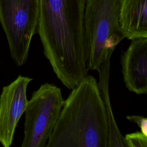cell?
I'll return each instance as SVG.
<instances>
[{"label":"cell","instance_id":"cell-8","mask_svg":"<svg viewBox=\"0 0 147 147\" xmlns=\"http://www.w3.org/2000/svg\"><path fill=\"white\" fill-rule=\"evenodd\" d=\"M119 21L125 38H147V0H119Z\"/></svg>","mask_w":147,"mask_h":147},{"label":"cell","instance_id":"cell-3","mask_svg":"<svg viewBox=\"0 0 147 147\" xmlns=\"http://www.w3.org/2000/svg\"><path fill=\"white\" fill-rule=\"evenodd\" d=\"M119 20V0H87L83 30L88 70L98 71L110 61L114 49L125 38Z\"/></svg>","mask_w":147,"mask_h":147},{"label":"cell","instance_id":"cell-2","mask_svg":"<svg viewBox=\"0 0 147 147\" xmlns=\"http://www.w3.org/2000/svg\"><path fill=\"white\" fill-rule=\"evenodd\" d=\"M108 120L98 82L87 75L65 100L45 147H107Z\"/></svg>","mask_w":147,"mask_h":147},{"label":"cell","instance_id":"cell-9","mask_svg":"<svg viewBox=\"0 0 147 147\" xmlns=\"http://www.w3.org/2000/svg\"><path fill=\"white\" fill-rule=\"evenodd\" d=\"M98 72L99 74L98 84L107 115L109 127L107 147H129L125 137L118 128L111 104L109 92L110 61L104 63Z\"/></svg>","mask_w":147,"mask_h":147},{"label":"cell","instance_id":"cell-1","mask_svg":"<svg viewBox=\"0 0 147 147\" xmlns=\"http://www.w3.org/2000/svg\"><path fill=\"white\" fill-rule=\"evenodd\" d=\"M87 0H39L37 28L43 52L62 84L72 90L88 75L83 22Z\"/></svg>","mask_w":147,"mask_h":147},{"label":"cell","instance_id":"cell-11","mask_svg":"<svg viewBox=\"0 0 147 147\" xmlns=\"http://www.w3.org/2000/svg\"><path fill=\"white\" fill-rule=\"evenodd\" d=\"M126 118L130 122L137 125L141 131L147 136V118L146 117L137 115H127Z\"/></svg>","mask_w":147,"mask_h":147},{"label":"cell","instance_id":"cell-5","mask_svg":"<svg viewBox=\"0 0 147 147\" xmlns=\"http://www.w3.org/2000/svg\"><path fill=\"white\" fill-rule=\"evenodd\" d=\"M64 103L60 88L45 83L34 91L25 110L21 147H45Z\"/></svg>","mask_w":147,"mask_h":147},{"label":"cell","instance_id":"cell-10","mask_svg":"<svg viewBox=\"0 0 147 147\" xmlns=\"http://www.w3.org/2000/svg\"><path fill=\"white\" fill-rule=\"evenodd\" d=\"M125 138L129 147H147V136L141 131L127 134Z\"/></svg>","mask_w":147,"mask_h":147},{"label":"cell","instance_id":"cell-7","mask_svg":"<svg viewBox=\"0 0 147 147\" xmlns=\"http://www.w3.org/2000/svg\"><path fill=\"white\" fill-rule=\"evenodd\" d=\"M122 74L127 90L138 95L147 94V38L131 40L121 56Z\"/></svg>","mask_w":147,"mask_h":147},{"label":"cell","instance_id":"cell-4","mask_svg":"<svg viewBox=\"0 0 147 147\" xmlns=\"http://www.w3.org/2000/svg\"><path fill=\"white\" fill-rule=\"evenodd\" d=\"M39 14V0H0V22L18 67L26 61Z\"/></svg>","mask_w":147,"mask_h":147},{"label":"cell","instance_id":"cell-6","mask_svg":"<svg viewBox=\"0 0 147 147\" xmlns=\"http://www.w3.org/2000/svg\"><path fill=\"white\" fill-rule=\"evenodd\" d=\"M32 78L19 75L4 86L0 95V143L11 147L17 123L28 105L26 89Z\"/></svg>","mask_w":147,"mask_h":147}]
</instances>
